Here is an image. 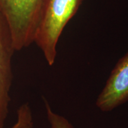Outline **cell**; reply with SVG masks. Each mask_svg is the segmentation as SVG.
I'll list each match as a JSON object with an SVG mask.
<instances>
[{
    "label": "cell",
    "instance_id": "1",
    "mask_svg": "<svg viewBox=\"0 0 128 128\" xmlns=\"http://www.w3.org/2000/svg\"><path fill=\"white\" fill-rule=\"evenodd\" d=\"M84 0H48L35 34L34 43L48 65L54 64L62 32Z\"/></svg>",
    "mask_w": 128,
    "mask_h": 128
},
{
    "label": "cell",
    "instance_id": "2",
    "mask_svg": "<svg viewBox=\"0 0 128 128\" xmlns=\"http://www.w3.org/2000/svg\"><path fill=\"white\" fill-rule=\"evenodd\" d=\"M47 1L0 0V14L8 28L16 51L34 43Z\"/></svg>",
    "mask_w": 128,
    "mask_h": 128
},
{
    "label": "cell",
    "instance_id": "3",
    "mask_svg": "<svg viewBox=\"0 0 128 128\" xmlns=\"http://www.w3.org/2000/svg\"><path fill=\"white\" fill-rule=\"evenodd\" d=\"M7 24L0 14V128H5L12 81V57L15 52Z\"/></svg>",
    "mask_w": 128,
    "mask_h": 128
},
{
    "label": "cell",
    "instance_id": "4",
    "mask_svg": "<svg viewBox=\"0 0 128 128\" xmlns=\"http://www.w3.org/2000/svg\"><path fill=\"white\" fill-rule=\"evenodd\" d=\"M128 101V52L118 60L96 101L101 111L110 112Z\"/></svg>",
    "mask_w": 128,
    "mask_h": 128
},
{
    "label": "cell",
    "instance_id": "5",
    "mask_svg": "<svg viewBox=\"0 0 128 128\" xmlns=\"http://www.w3.org/2000/svg\"><path fill=\"white\" fill-rule=\"evenodd\" d=\"M32 112L28 103L22 104L17 110V120L11 128H33Z\"/></svg>",
    "mask_w": 128,
    "mask_h": 128
},
{
    "label": "cell",
    "instance_id": "6",
    "mask_svg": "<svg viewBox=\"0 0 128 128\" xmlns=\"http://www.w3.org/2000/svg\"><path fill=\"white\" fill-rule=\"evenodd\" d=\"M44 101L48 120L50 128H74L68 119L52 109L46 99L44 98Z\"/></svg>",
    "mask_w": 128,
    "mask_h": 128
}]
</instances>
